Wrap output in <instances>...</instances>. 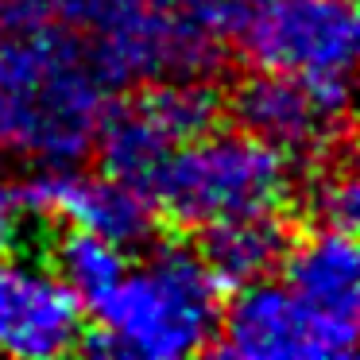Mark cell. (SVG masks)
I'll return each mask as SVG.
<instances>
[{"label": "cell", "mask_w": 360, "mask_h": 360, "mask_svg": "<svg viewBox=\"0 0 360 360\" xmlns=\"http://www.w3.org/2000/svg\"><path fill=\"white\" fill-rule=\"evenodd\" d=\"M55 267L63 275V283L78 295V302L86 310H94L105 295L120 283L128 267L124 244L105 240V236L89 233V229H66V236H58L55 244Z\"/></svg>", "instance_id": "cell-13"}, {"label": "cell", "mask_w": 360, "mask_h": 360, "mask_svg": "<svg viewBox=\"0 0 360 360\" xmlns=\"http://www.w3.org/2000/svg\"><path fill=\"white\" fill-rule=\"evenodd\" d=\"M244 0H74L109 86L205 78L225 66Z\"/></svg>", "instance_id": "cell-2"}, {"label": "cell", "mask_w": 360, "mask_h": 360, "mask_svg": "<svg viewBox=\"0 0 360 360\" xmlns=\"http://www.w3.org/2000/svg\"><path fill=\"white\" fill-rule=\"evenodd\" d=\"M12 8H24V12H63V8H74V0H12Z\"/></svg>", "instance_id": "cell-16"}, {"label": "cell", "mask_w": 360, "mask_h": 360, "mask_svg": "<svg viewBox=\"0 0 360 360\" xmlns=\"http://www.w3.org/2000/svg\"><path fill=\"white\" fill-rule=\"evenodd\" d=\"M233 117L295 167H318L349 148V94L283 70H256L236 86Z\"/></svg>", "instance_id": "cell-7"}, {"label": "cell", "mask_w": 360, "mask_h": 360, "mask_svg": "<svg viewBox=\"0 0 360 360\" xmlns=\"http://www.w3.org/2000/svg\"><path fill=\"white\" fill-rule=\"evenodd\" d=\"M86 345V306L51 264L0 259V356L51 360Z\"/></svg>", "instance_id": "cell-9"}, {"label": "cell", "mask_w": 360, "mask_h": 360, "mask_svg": "<svg viewBox=\"0 0 360 360\" xmlns=\"http://www.w3.org/2000/svg\"><path fill=\"white\" fill-rule=\"evenodd\" d=\"M109 82L86 39L43 12L0 24V155L27 167H74L94 151Z\"/></svg>", "instance_id": "cell-1"}, {"label": "cell", "mask_w": 360, "mask_h": 360, "mask_svg": "<svg viewBox=\"0 0 360 360\" xmlns=\"http://www.w3.org/2000/svg\"><path fill=\"white\" fill-rule=\"evenodd\" d=\"M290 229L279 213H256L202 229L198 256L213 271L221 287H248L256 279H271L290 252Z\"/></svg>", "instance_id": "cell-12"}, {"label": "cell", "mask_w": 360, "mask_h": 360, "mask_svg": "<svg viewBox=\"0 0 360 360\" xmlns=\"http://www.w3.org/2000/svg\"><path fill=\"white\" fill-rule=\"evenodd\" d=\"M306 205H310L314 221L326 229H356V210H360V194H356V167L349 159V148L329 155L326 163H318L310 190H306Z\"/></svg>", "instance_id": "cell-14"}, {"label": "cell", "mask_w": 360, "mask_h": 360, "mask_svg": "<svg viewBox=\"0 0 360 360\" xmlns=\"http://www.w3.org/2000/svg\"><path fill=\"white\" fill-rule=\"evenodd\" d=\"M217 333L221 352L240 360H345L356 349V329L326 321L275 279L236 287L221 306Z\"/></svg>", "instance_id": "cell-8"}, {"label": "cell", "mask_w": 360, "mask_h": 360, "mask_svg": "<svg viewBox=\"0 0 360 360\" xmlns=\"http://www.w3.org/2000/svg\"><path fill=\"white\" fill-rule=\"evenodd\" d=\"M20 217H24V210H20L16 186H12L8 179H0V252L12 244V236H16V229H20Z\"/></svg>", "instance_id": "cell-15"}, {"label": "cell", "mask_w": 360, "mask_h": 360, "mask_svg": "<svg viewBox=\"0 0 360 360\" xmlns=\"http://www.w3.org/2000/svg\"><path fill=\"white\" fill-rule=\"evenodd\" d=\"M287 287L321 314L326 321L345 329H356V306H360V256L349 229H326L290 240V252L283 259Z\"/></svg>", "instance_id": "cell-11"}, {"label": "cell", "mask_w": 360, "mask_h": 360, "mask_svg": "<svg viewBox=\"0 0 360 360\" xmlns=\"http://www.w3.org/2000/svg\"><path fill=\"white\" fill-rule=\"evenodd\" d=\"M233 39L259 70H283L345 94L352 86V0H244Z\"/></svg>", "instance_id": "cell-5"}, {"label": "cell", "mask_w": 360, "mask_h": 360, "mask_svg": "<svg viewBox=\"0 0 360 360\" xmlns=\"http://www.w3.org/2000/svg\"><path fill=\"white\" fill-rule=\"evenodd\" d=\"M221 117V97L205 78L151 82L136 97L109 105L94 151L101 171L148 194L159 167L179 143L210 132Z\"/></svg>", "instance_id": "cell-6"}, {"label": "cell", "mask_w": 360, "mask_h": 360, "mask_svg": "<svg viewBox=\"0 0 360 360\" xmlns=\"http://www.w3.org/2000/svg\"><path fill=\"white\" fill-rule=\"evenodd\" d=\"M20 210L35 217H58L74 229L117 244H143L155 229V205L132 182L112 174H86L74 167H32V179L16 186Z\"/></svg>", "instance_id": "cell-10"}, {"label": "cell", "mask_w": 360, "mask_h": 360, "mask_svg": "<svg viewBox=\"0 0 360 360\" xmlns=\"http://www.w3.org/2000/svg\"><path fill=\"white\" fill-rule=\"evenodd\" d=\"M97 337L89 349L105 356L182 360L213 345L221 321V283L186 244H155L140 264L94 306Z\"/></svg>", "instance_id": "cell-3"}, {"label": "cell", "mask_w": 360, "mask_h": 360, "mask_svg": "<svg viewBox=\"0 0 360 360\" xmlns=\"http://www.w3.org/2000/svg\"><path fill=\"white\" fill-rule=\"evenodd\" d=\"M298 167L252 132H210L179 143L159 167L148 198L179 229L221 225L256 213H279L290 202Z\"/></svg>", "instance_id": "cell-4"}]
</instances>
